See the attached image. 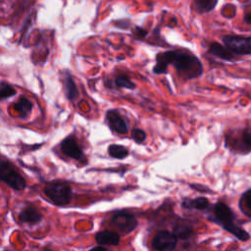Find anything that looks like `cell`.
<instances>
[{
    "mask_svg": "<svg viewBox=\"0 0 251 251\" xmlns=\"http://www.w3.org/2000/svg\"><path fill=\"white\" fill-rule=\"evenodd\" d=\"M106 121H107L110 128L112 130H114L115 132H117V133L125 134L128 130L126 122L116 110L107 111Z\"/></svg>",
    "mask_w": 251,
    "mask_h": 251,
    "instance_id": "30bf717a",
    "label": "cell"
},
{
    "mask_svg": "<svg viewBox=\"0 0 251 251\" xmlns=\"http://www.w3.org/2000/svg\"><path fill=\"white\" fill-rule=\"evenodd\" d=\"M64 88L66 96L69 100H75L78 96L77 87L72 76L69 75H66V76L64 77Z\"/></svg>",
    "mask_w": 251,
    "mask_h": 251,
    "instance_id": "e0dca14e",
    "label": "cell"
},
{
    "mask_svg": "<svg viewBox=\"0 0 251 251\" xmlns=\"http://www.w3.org/2000/svg\"><path fill=\"white\" fill-rule=\"evenodd\" d=\"M177 239H187L192 234V227L186 224H177L173 231Z\"/></svg>",
    "mask_w": 251,
    "mask_h": 251,
    "instance_id": "ac0fdd59",
    "label": "cell"
},
{
    "mask_svg": "<svg viewBox=\"0 0 251 251\" xmlns=\"http://www.w3.org/2000/svg\"><path fill=\"white\" fill-rule=\"evenodd\" d=\"M95 240L99 245H118L120 242V235L111 230H102L95 235Z\"/></svg>",
    "mask_w": 251,
    "mask_h": 251,
    "instance_id": "4fadbf2b",
    "label": "cell"
},
{
    "mask_svg": "<svg viewBox=\"0 0 251 251\" xmlns=\"http://www.w3.org/2000/svg\"><path fill=\"white\" fill-rule=\"evenodd\" d=\"M41 220L42 214L33 206H26L19 214V221L23 224H37Z\"/></svg>",
    "mask_w": 251,
    "mask_h": 251,
    "instance_id": "7c38bea8",
    "label": "cell"
},
{
    "mask_svg": "<svg viewBox=\"0 0 251 251\" xmlns=\"http://www.w3.org/2000/svg\"><path fill=\"white\" fill-rule=\"evenodd\" d=\"M108 152L111 157L116 159H124L128 155V151L125 146L118 145V144H112L109 146Z\"/></svg>",
    "mask_w": 251,
    "mask_h": 251,
    "instance_id": "ffe728a7",
    "label": "cell"
},
{
    "mask_svg": "<svg viewBox=\"0 0 251 251\" xmlns=\"http://www.w3.org/2000/svg\"><path fill=\"white\" fill-rule=\"evenodd\" d=\"M235 216L228 206L223 202H217L213 207V217L211 221L220 225L224 229L231 233L237 239L241 241H246L250 238L249 233L238 226L235 223Z\"/></svg>",
    "mask_w": 251,
    "mask_h": 251,
    "instance_id": "7a4b0ae2",
    "label": "cell"
},
{
    "mask_svg": "<svg viewBox=\"0 0 251 251\" xmlns=\"http://www.w3.org/2000/svg\"><path fill=\"white\" fill-rule=\"evenodd\" d=\"M112 225L124 235L133 231L138 223L134 215L128 212H117L111 219Z\"/></svg>",
    "mask_w": 251,
    "mask_h": 251,
    "instance_id": "52a82bcc",
    "label": "cell"
},
{
    "mask_svg": "<svg viewBox=\"0 0 251 251\" xmlns=\"http://www.w3.org/2000/svg\"><path fill=\"white\" fill-rule=\"evenodd\" d=\"M239 208L244 214L251 217V188L242 194L239 201Z\"/></svg>",
    "mask_w": 251,
    "mask_h": 251,
    "instance_id": "d6986e66",
    "label": "cell"
},
{
    "mask_svg": "<svg viewBox=\"0 0 251 251\" xmlns=\"http://www.w3.org/2000/svg\"><path fill=\"white\" fill-rule=\"evenodd\" d=\"M45 195L56 205L64 206L70 203L73 195L71 186L63 181L50 182L44 187Z\"/></svg>",
    "mask_w": 251,
    "mask_h": 251,
    "instance_id": "277c9868",
    "label": "cell"
},
{
    "mask_svg": "<svg viewBox=\"0 0 251 251\" xmlns=\"http://www.w3.org/2000/svg\"><path fill=\"white\" fill-rule=\"evenodd\" d=\"M243 22L247 25H251V11H245L244 17H243Z\"/></svg>",
    "mask_w": 251,
    "mask_h": 251,
    "instance_id": "cb8c5ba5",
    "label": "cell"
},
{
    "mask_svg": "<svg viewBox=\"0 0 251 251\" xmlns=\"http://www.w3.org/2000/svg\"><path fill=\"white\" fill-rule=\"evenodd\" d=\"M131 136L132 138L135 140V142L137 143H141L145 140L146 138V133L144 130L140 129V128H134L132 131H131Z\"/></svg>",
    "mask_w": 251,
    "mask_h": 251,
    "instance_id": "603a6c76",
    "label": "cell"
},
{
    "mask_svg": "<svg viewBox=\"0 0 251 251\" xmlns=\"http://www.w3.org/2000/svg\"><path fill=\"white\" fill-rule=\"evenodd\" d=\"M222 41L235 55H251V36L226 34Z\"/></svg>",
    "mask_w": 251,
    "mask_h": 251,
    "instance_id": "8992f818",
    "label": "cell"
},
{
    "mask_svg": "<svg viewBox=\"0 0 251 251\" xmlns=\"http://www.w3.org/2000/svg\"><path fill=\"white\" fill-rule=\"evenodd\" d=\"M151 244L155 250L171 251L176 248L177 237L174 232L169 230H160L154 235Z\"/></svg>",
    "mask_w": 251,
    "mask_h": 251,
    "instance_id": "ba28073f",
    "label": "cell"
},
{
    "mask_svg": "<svg viewBox=\"0 0 251 251\" xmlns=\"http://www.w3.org/2000/svg\"><path fill=\"white\" fill-rule=\"evenodd\" d=\"M13 108L18 113L21 119H25L29 116L31 112L32 103L27 98L23 96L13 105Z\"/></svg>",
    "mask_w": 251,
    "mask_h": 251,
    "instance_id": "9a60e30c",
    "label": "cell"
},
{
    "mask_svg": "<svg viewBox=\"0 0 251 251\" xmlns=\"http://www.w3.org/2000/svg\"><path fill=\"white\" fill-rule=\"evenodd\" d=\"M218 2L219 0H194L193 7L198 14H207L216 8Z\"/></svg>",
    "mask_w": 251,
    "mask_h": 251,
    "instance_id": "2e32d148",
    "label": "cell"
},
{
    "mask_svg": "<svg viewBox=\"0 0 251 251\" xmlns=\"http://www.w3.org/2000/svg\"><path fill=\"white\" fill-rule=\"evenodd\" d=\"M209 200L206 197H198L194 199L183 198L181 207L187 210H205L209 206Z\"/></svg>",
    "mask_w": 251,
    "mask_h": 251,
    "instance_id": "5bb4252c",
    "label": "cell"
},
{
    "mask_svg": "<svg viewBox=\"0 0 251 251\" xmlns=\"http://www.w3.org/2000/svg\"><path fill=\"white\" fill-rule=\"evenodd\" d=\"M16 94V89L7 82H0V100L12 97Z\"/></svg>",
    "mask_w": 251,
    "mask_h": 251,
    "instance_id": "7402d4cb",
    "label": "cell"
},
{
    "mask_svg": "<svg viewBox=\"0 0 251 251\" xmlns=\"http://www.w3.org/2000/svg\"><path fill=\"white\" fill-rule=\"evenodd\" d=\"M226 145L235 153L248 154L251 152V127L228 132L226 135Z\"/></svg>",
    "mask_w": 251,
    "mask_h": 251,
    "instance_id": "3957f363",
    "label": "cell"
},
{
    "mask_svg": "<svg viewBox=\"0 0 251 251\" xmlns=\"http://www.w3.org/2000/svg\"><path fill=\"white\" fill-rule=\"evenodd\" d=\"M0 180L15 190H23L26 186L25 178L7 160L0 157Z\"/></svg>",
    "mask_w": 251,
    "mask_h": 251,
    "instance_id": "5b68a950",
    "label": "cell"
},
{
    "mask_svg": "<svg viewBox=\"0 0 251 251\" xmlns=\"http://www.w3.org/2000/svg\"><path fill=\"white\" fill-rule=\"evenodd\" d=\"M92 249H93V250H107V247H106V246H104V245H101V246L93 247Z\"/></svg>",
    "mask_w": 251,
    "mask_h": 251,
    "instance_id": "d4e9b609",
    "label": "cell"
},
{
    "mask_svg": "<svg viewBox=\"0 0 251 251\" xmlns=\"http://www.w3.org/2000/svg\"><path fill=\"white\" fill-rule=\"evenodd\" d=\"M209 53H211L213 56L218 57L225 61H233L234 60V53L231 52L225 44L222 45L218 42H211L208 49Z\"/></svg>",
    "mask_w": 251,
    "mask_h": 251,
    "instance_id": "8fae6325",
    "label": "cell"
},
{
    "mask_svg": "<svg viewBox=\"0 0 251 251\" xmlns=\"http://www.w3.org/2000/svg\"><path fill=\"white\" fill-rule=\"evenodd\" d=\"M169 65H173L178 75L186 79H192L203 74V66L200 60L186 50H169L159 53L156 57V65L153 68L155 74H164Z\"/></svg>",
    "mask_w": 251,
    "mask_h": 251,
    "instance_id": "6da1fadb",
    "label": "cell"
},
{
    "mask_svg": "<svg viewBox=\"0 0 251 251\" xmlns=\"http://www.w3.org/2000/svg\"><path fill=\"white\" fill-rule=\"evenodd\" d=\"M115 84L118 87H124V88H128V89H133L135 87V83L131 81V79L126 76V75H120L116 77L115 79Z\"/></svg>",
    "mask_w": 251,
    "mask_h": 251,
    "instance_id": "44dd1931",
    "label": "cell"
},
{
    "mask_svg": "<svg viewBox=\"0 0 251 251\" xmlns=\"http://www.w3.org/2000/svg\"><path fill=\"white\" fill-rule=\"evenodd\" d=\"M61 150L66 154L67 156L79 161V162H85V156L79 147L76 139L73 136H69L65 138L61 143Z\"/></svg>",
    "mask_w": 251,
    "mask_h": 251,
    "instance_id": "9c48e42d",
    "label": "cell"
}]
</instances>
